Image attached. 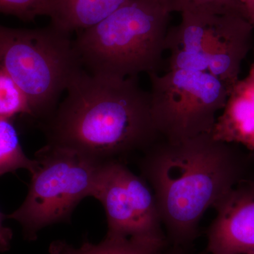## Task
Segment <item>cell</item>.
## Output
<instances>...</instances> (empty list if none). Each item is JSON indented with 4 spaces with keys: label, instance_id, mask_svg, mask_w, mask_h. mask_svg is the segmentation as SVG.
<instances>
[{
    "label": "cell",
    "instance_id": "8",
    "mask_svg": "<svg viewBox=\"0 0 254 254\" xmlns=\"http://www.w3.org/2000/svg\"><path fill=\"white\" fill-rule=\"evenodd\" d=\"M93 197L105 209L106 236L167 241L153 190L124 164L117 160L101 164Z\"/></svg>",
    "mask_w": 254,
    "mask_h": 254
},
{
    "label": "cell",
    "instance_id": "4",
    "mask_svg": "<svg viewBox=\"0 0 254 254\" xmlns=\"http://www.w3.org/2000/svg\"><path fill=\"white\" fill-rule=\"evenodd\" d=\"M81 68L68 33L51 24L36 29L0 25V69L26 95L32 116L50 118Z\"/></svg>",
    "mask_w": 254,
    "mask_h": 254
},
{
    "label": "cell",
    "instance_id": "14",
    "mask_svg": "<svg viewBox=\"0 0 254 254\" xmlns=\"http://www.w3.org/2000/svg\"><path fill=\"white\" fill-rule=\"evenodd\" d=\"M169 13L233 11L246 16L244 5L237 0H157Z\"/></svg>",
    "mask_w": 254,
    "mask_h": 254
},
{
    "label": "cell",
    "instance_id": "21",
    "mask_svg": "<svg viewBox=\"0 0 254 254\" xmlns=\"http://www.w3.org/2000/svg\"><path fill=\"white\" fill-rule=\"evenodd\" d=\"M254 254V253H252V254Z\"/></svg>",
    "mask_w": 254,
    "mask_h": 254
},
{
    "label": "cell",
    "instance_id": "7",
    "mask_svg": "<svg viewBox=\"0 0 254 254\" xmlns=\"http://www.w3.org/2000/svg\"><path fill=\"white\" fill-rule=\"evenodd\" d=\"M149 77L150 110L160 138L177 142L211 133L231 87L210 73L189 68H169Z\"/></svg>",
    "mask_w": 254,
    "mask_h": 254
},
{
    "label": "cell",
    "instance_id": "19",
    "mask_svg": "<svg viewBox=\"0 0 254 254\" xmlns=\"http://www.w3.org/2000/svg\"><path fill=\"white\" fill-rule=\"evenodd\" d=\"M246 16L254 28V1L245 7Z\"/></svg>",
    "mask_w": 254,
    "mask_h": 254
},
{
    "label": "cell",
    "instance_id": "12",
    "mask_svg": "<svg viewBox=\"0 0 254 254\" xmlns=\"http://www.w3.org/2000/svg\"><path fill=\"white\" fill-rule=\"evenodd\" d=\"M168 245L166 240L141 237L105 236L100 243L86 241L79 247L66 241L57 240L49 247L50 254H156Z\"/></svg>",
    "mask_w": 254,
    "mask_h": 254
},
{
    "label": "cell",
    "instance_id": "18",
    "mask_svg": "<svg viewBox=\"0 0 254 254\" xmlns=\"http://www.w3.org/2000/svg\"><path fill=\"white\" fill-rule=\"evenodd\" d=\"M187 250L181 247L168 245L158 251L156 254H187Z\"/></svg>",
    "mask_w": 254,
    "mask_h": 254
},
{
    "label": "cell",
    "instance_id": "15",
    "mask_svg": "<svg viewBox=\"0 0 254 254\" xmlns=\"http://www.w3.org/2000/svg\"><path fill=\"white\" fill-rule=\"evenodd\" d=\"M19 114L31 115L27 98L14 80L0 69V118L10 120Z\"/></svg>",
    "mask_w": 254,
    "mask_h": 254
},
{
    "label": "cell",
    "instance_id": "16",
    "mask_svg": "<svg viewBox=\"0 0 254 254\" xmlns=\"http://www.w3.org/2000/svg\"><path fill=\"white\" fill-rule=\"evenodd\" d=\"M50 0H0V12L31 21L46 16Z\"/></svg>",
    "mask_w": 254,
    "mask_h": 254
},
{
    "label": "cell",
    "instance_id": "5",
    "mask_svg": "<svg viewBox=\"0 0 254 254\" xmlns=\"http://www.w3.org/2000/svg\"><path fill=\"white\" fill-rule=\"evenodd\" d=\"M28 194L6 218L21 224L35 240L45 227L68 222L78 203L94 194L100 162L76 150L48 143L36 154Z\"/></svg>",
    "mask_w": 254,
    "mask_h": 254
},
{
    "label": "cell",
    "instance_id": "3",
    "mask_svg": "<svg viewBox=\"0 0 254 254\" xmlns=\"http://www.w3.org/2000/svg\"><path fill=\"white\" fill-rule=\"evenodd\" d=\"M170 16L157 0H128L103 21L78 32L73 43L82 68L118 77L158 72Z\"/></svg>",
    "mask_w": 254,
    "mask_h": 254
},
{
    "label": "cell",
    "instance_id": "13",
    "mask_svg": "<svg viewBox=\"0 0 254 254\" xmlns=\"http://www.w3.org/2000/svg\"><path fill=\"white\" fill-rule=\"evenodd\" d=\"M34 167V159L25 154L10 120L0 118V176L20 169H26L31 173Z\"/></svg>",
    "mask_w": 254,
    "mask_h": 254
},
{
    "label": "cell",
    "instance_id": "9",
    "mask_svg": "<svg viewBox=\"0 0 254 254\" xmlns=\"http://www.w3.org/2000/svg\"><path fill=\"white\" fill-rule=\"evenodd\" d=\"M217 216L207 233L210 254L254 252V180L246 179L214 206Z\"/></svg>",
    "mask_w": 254,
    "mask_h": 254
},
{
    "label": "cell",
    "instance_id": "6",
    "mask_svg": "<svg viewBox=\"0 0 254 254\" xmlns=\"http://www.w3.org/2000/svg\"><path fill=\"white\" fill-rule=\"evenodd\" d=\"M254 30L240 13H184L181 22L169 28V68L205 71L233 88L252 49Z\"/></svg>",
    "mask_w": 254,
    "mask_h": 254
},
{
    "label": "cell",
    "instance_id": "10",
    "mask_svg": "<svg viewBox=\"0 0 254 254\" xmlns=\"http://www.w3.org/2000/svg\"><path fill=\"white\" fill-rule=\"evenodd\" d=\"M210 134L216 141L243 145L254 158V63L232 88Z\"/></svg>",
    "mask_w": 254,
    "mask_h": 254
},
{
    "label": "cell",
    "instance_id": "11",
    "mask_svg": "<svg viewBox=\"0 0 254 254\" xmlns=\"http://www.w3.org/2000/svg\"><path fill=\"white\" fill-rule=\"evenodd\" d=\"M128 0H50L46 16L52 26L71 34L91 27Z\"/></svg>",
    "mask_w": 254,
    "mask_h": 254
},
{
    "label": "cell",
    "instance_id": "2",
    "mask_svg": "<svg viewBox=\"0 0 254 254\" xmlns=\"http://www.w3.org/2000/svg\"><path fill=\"white\" fill-rule=\"evenodd\" d=\"M64 93L48 119V143L105 162L146 150L160 138L149 92L137 77L93 74L82 68Z\"/></svg>",
    "mask_w": 254,
    "mask_h": 254
},
{
    "label": "cell",
    "instance_id": "17",
    "mask_svg": "<svg viewBox=\"0 0 254 254\" xmlns=\"http://www.w3.org/2000/svg\"><path fill=\"white\" fill-rule=\"evenodd\" d=\"M6 216L0 213V252H4L9 250L12 240L13 233L11 229L3 225V220Z\"/></svg>",
    "mask_w": 254,
    "mask_h": 254
},
{
    "label": "cell",
    "instance_id": "1",
    "mask_svg": "<svg viewBox=\"0 0 254 254\" xmlns=\"http://www.w3.org/2000/svg\"><path fill=\"white\" fill-rule=\"evenodd\" d=\"M233 143L203 133L184 141H157L142 163L154 193L168 245L187 250L200 220L245 177V157Z\"/></svg>",
    "mask_w": 254,
    "mask_h": 254
},
{
    "label": "cell",
    "instance_id": "20",
    "mask_svg": "<svg viewBox=\"0 0 254 254\" xmlns=\"http://www.w3.org/2000/svg\"><path fill=\"white\" fill-rule=\"evenodd\" d=\"M237 1H240V2L244 5L245 9L246 6L250 4V3H252L254 0H237Z\"/></svg>",
    "mask_w": 254,
    "mask_h": 254
}]
</instances>
